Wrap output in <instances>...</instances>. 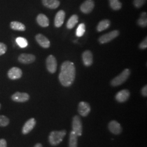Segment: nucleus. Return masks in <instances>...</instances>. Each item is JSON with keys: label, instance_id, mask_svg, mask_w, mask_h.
I'll return each mask as SVG.
<instances>
[{"label": "nucleus", "instance_id": "nucleus-1", "mask_svg": "<svg viewBox=\"0 0 147 147\" xmlns=\"http://www.w3.org/2000/svg\"><path fill=\"white\" fill-rule=\"evenodd\" d=\"M76 76V69L74 64L70 61L64 62L61 67L59 80L64 87H69L74 82Z\"/></svg>", "mask_w": 147, "mask_h": 147}, {"label": "nucleus", "instance_id": "nucleus-2", "mask_svg": "<svg viewBox=\"0 0 147 147\" xmlns=\"http://www.w3.org/2000/svg\"><path fill=\"white\" fill-rule=\"evenodd\" d=\"M67 131L65 130L61 131H53L49 136V142L52 146H57L63 141L64 137L65 136Z\"/></svg>", "mask_w": 147, "mask_h": 147}, {"label": "nucleus", "instance_id": "nucleus-3", "mask_svg": "<svg viewBox=\"0 0 147 147\" xmlns=\"http://www.w3.org/2000/svg\"><path fill=\"white\" fill-rule=\"evenodd\" d=\"M130 73L131 71L130 69H125L119 75L116 76L111 81V84L113 87H117L124 84L129 78Z\"/></svg>", "mask_w": 147, "mask_h": 147}, {"label": "nucleus", "instance_id": "nucleus-4", "mask_svg": "<svg viewBox=\"0 0 147 147\" xmlns=\"http://www.w3.org/2000/svg\"><path fill=\"white\" fill-rule=\"evenodd\" d=\"M72 127L73 131L78 136H81L82 134V123L79 116H75L72 121Z\"/></svg>", "mask_w": 147, "mask_h": 147}, {"label": "nucleus", "instance_id": "nucleus-5", "mask_svg": "<svg viewBox=\"0 0 147 147\" xmlns=\"http://www.w3.org/2000/svg\"><path fill=\"white\" fill-rule=\"evenodd\" d=\"M46 65L47 68L49 73H55L57 68V62L56 58L52 55H49L46 60Z\"/></svg>", "mask_w": 147, "mask_h": 147}, {"label": "nucleus", "instance_id": "nucleus-6", "mask_svg": "<svg viewBox=\"0 0 147 147\" xmlns=\"http://www.w3.org/2000/svg\"><path fill=\"white\" fill-rule=\"evenodd\" d=\"M119 35V32L118 30H114L108 33L105 34L99 38V42L101 44H105L110 42Z\"/></svg>", "mask_w": 147, "mask_h": 147}, {"label": "nucleus", "instance_id": "nucleus-7", "mask_svg": "<svg viewBox=\"0 0 147 147\" xmlns=\"http://www.w3.org/2000/svg\"><path fill=\"white\" fill-rule=\"evenodd\" d=\"M11 99L16 102H25L30 99V95L26 93L17 92L11 95Z\"/></svg>", "mask_w": 147, "mask_h": 147}, {"label": "nucleus", "instance_id": "nucleus-8", "mask_svg": "<svg viewBox=\"0 0 147 147\" xmlns=\"http://www.w3.org/2000/svg\"><path fill=\"white\" fill-rule=\"evenodd\" d=\"M36 125V120L34 118H30L26 121L22 129V133L24 135H27L30 133Z\"/></svg>", "mask_w": 147, "mask_h": 147}, {"label": "nucleus", "instance_id": "nucleus-9", "mask_svg": "<svg viewBox=\"0 0 147 147\" xmlns=\"http://www.w3.org/2000/svg\"><path fill=\"white\" fill-rule=\"evenodd\" d=\"M9 79L12 80H16L20 79L22 76V71L21 69L18 67H12L10 69L7 73Z\"/></svg>", "mask_w": 147, "mask_h": 147}, {"label": "nucleus", "instance_id": "nucleus-10", "mask_svg": "<svg viewBox=\"0 0 147 147\" xmlns=\"http://www.w3.org/2000/svg\"><path fill=\"white\" fill-rule=\"evenodd\" d=\"M36 56L33 54L21 53L18 57V61L22 64H31L36 61Z\"/></svg>", "mask_w": 147, "mask_h": 147}, {"label": "nucleus", "instance_id": "nucleus-11", "mask_svg": "<svg viewBox=\"0 0 147 147\" xmlns=\"http://www.w3.org/2000/svg\"><path fill=\"white\" fill-rule=\"evenodd\" d=\"M90 106L88 103L81 101L79 104L78 106V112L79 114L82 117H87L90 112Z\"/></svg>", "mask_w": 147, "mask_h": 147}, {"label": "nucleus", "instance_id": "nucleus-12", "mask_svg": "<svg viewBox=\"0 0 147 147\" xmlns=\"http://www.w3.org/2000/svg\"><path fill=\"white\" fill-rule=\"evenodd\" d=\"M94 7L93 0H86L80 6V10L84 14H89Z\"/></svg>", "mask_w": 147, "mask_h": 147}, {"label": "nucleus", "instance_id": "nucleus-13", "mask_svg": "<svg viewBox=\"0 0 147 147\" xmlns=\"http://www.w3.org/2000/svg\"><path fill=\"white\" fill-rule=\"evenodd\" d=\"M108 127L110 132L116 135H120L123 130L121 124L116 121H111L109 123Z\"/></svg>", "mask_w": 147, "mask_h": 147}, {"label": "nucleus", "instance_id": "nucleus-14", "mask_svg": "<svg viewBox=\"0 0 147 147\" xmlns=\"http://www.w3.org/2000/svg\"><path fill=\"white\" fill-rule=\"evenodd\" d=\"M130 93L127 89H123L117 93L115 96L116 100L120 103H123L129 99Z\"/></svg>", "mask_w": 147, "mask_h": 147}, {"label": "nucleus", "instance_id": "nucleus-15", "mask_svg": "<svg viewBox=\"0 0 147 147\" xmlns=\"http://www.w3.org/2000/svg\"><path fill=\"white\" fill-rule=\"evenodd\" d=\"M65 17V13L63 10L58 11L55 18V26L56 27H60L62 26L64 23Z\"/></svg>", "mask_w": 147, "mask_h": 147}, {"label": "nucleus", "instance_id": "nucleus-16", "mask_svg": "<svg viewBox=\"0 0 147 147\" xmlns=\"http://www.w3.org/2000/svg\"><path fill=\"white\" fill-rule=\"evenodd\" d=\"M36 40L40 46L47 49L50 47V42L47 37L42 34H38L36 36Z\"/></svg>", "mask_w": 147, "mask_h": 147}, {"label": "nucleus", "instance_id": "nucleus-17", "mask_svg": "<svg viewBox=\"0 0 147 147\" xmlns=\"http://www.w3.org/2000/svg\"><path fill=\"white\" fill-rule=\"evenodd\" d=\"M82 61L84 65L86 67L90 66L93 62V56L92 52L86 50L82 53Z\"/></svg>", "mask_w": 147, "mask_h": 147}, {"label": "nucleus", "instance_id": "nucleus-18", "mask_svg": "<svg viewBox=\"0 0 147 147\" xmlns=\"http://www.w3.org/2000/svg\"><path fill=\"white\" fill-rule=\"evenodd\" d=\"M38 24L42 27H47L49 26V20L47 16L43 14H39L36 19Z\"/></svg>", "mask_w": 147, "mask_h": 147}, {"label": "nucleus", "instance_id": "nucleus-19", "mask_svg": "<svg viewBox=\"0 0 147 147\" xmlns=\"http://www.w3.org/2000/svg\"><path fill=\"white\" fill-rule=\"evenodd\" d=\"M42 3L45 7L51 9H56L60 5L58 0H42Z\"/></svg>", "mask_w": 147, "mask_h": 147}, {"label": "nucleus", "instance_id": "nucleus-20", "mask_svg": "<svg viewBox=\"0 0 147 147\" xmlns=\"http://www.w3.org/2000/svg\"><path fill=\"white\" fill-rule=\"evenodd\" d=\"M11 29L18 31H25L26 30V27L24 24L19 21H11L10 23Z\"/></svg>", "mask_w": 147, "mask_h": 147}, {"label": "nucleus", "instance_id": "nucleus-21", "mask_svg": "<svg viewBox=\"0 0 147 147\" xmlns=\"http://www.w3.org/2000/svg\"><path fill=\"white\" fill-rule=\"evenodd\" d=\"M78 135L73 131H71L69 135V147H78Z\"/></svg>", "mask_w": 147, "mask_h": 147}, {"label": "nucleus", "instance_id": "nucleus-22", "mask_svg": "<svg viewBox=\"0 0 147 147\" xmlns=\"http://www.w3.org/2000/svg\"><path fill=\"white\" fill-rule=\"evenodd\" d=\"M111 22L108 19H104L99 22L98 24L96 30L98 32H102L105 30L107 29L110 26Z\"/></svg>", "mask_w": 147, "mask_h": 147}, {"label": "nucleus", "instance_id": "nucleus-23", "mask_svg": "<svg viewBox=\"0 0 147 147\" xmlns=\"http://www.w3.org/2000/svg\"><path fill=\"white\" fill-rule=\"evenodd\" d=\"M79 21V17L77 15H73L71 16L67 21V27L68 29H72L74 27L76 26V25L78 24Z\"/></svg>", "mask_w": 147, "mask_h": 147}, {"label": "nucleus", "instance_id": "nucleus-24", "mask_svg": "<svg viewBox=\"0 0 147 147\" xmlns=\"http://www.w3.org/2000/svg\"><path fill=\"white\" fill-rule=\"evenodd\" d=\"M137 24L140 26L146 27L147 26V13L143 12L141 14L140 18L137 21Z\"/></svg>", "mask_w": 147, "mask_h": 147}, {"label": "nucleus", "instance_id": "nucleus-25", "mask_svg": "<svg viewBox=\"0 0 147 147\" xmlns=\"http://www.w3.org/2000/svg\"><path fill=\"white\" fill-rule=\"evenodd\" d=\"M109 4L111 8L114 11H118L122 7V4L119 0H109Z\"/></svg>", "mask_w": 147, "mask_h": 147}, {"label": "nucleus", "instance_id": "nucleus-26", "mask_svg": "<svg viewBox=\"0 0 147 147\" xmlns=\"http://www.w3.org/2000/svg\"><path fill=\"white\" fill-rule=\"evenodd\" d=\"M86 31V26L84 23H81L78 27L76 31V35L78 37H81L84 35Z\"/></svg>", "mask_w": 147, "mask_h": 147}, {"label": "nucleus", "instance_id": "nucleus-27", "mask_svg": "<svg viewBox=\"0 0 147 147\" xmlns=\"http://www.w3.org/2000/svg\"><path fill=\"white\" fill-rule=\"evenodd\" d=\"M16 42L21 48H25L28 45V42L26 39L24 37H18L16 39Z\"/></svg>", "mask_w": 147, "mask_h": 147}, {"label": "nucleus", "instance_id": "nucleus-28", "mask_svg": "<svg viewBox=\"0 0 147 147\" xmlns=\"http://www.w3.org/2000/svg\"><path fill=\"white\" fill-rule=\"evenodd\" d=\"M9 124V118L3 115L0 116V127H5L8 126Z\"/></svg>", "mask_w": 147, "mask_h": 147}, {"label": "nucleus", "instance_id": "nucleus-29", "mask_svg": "<svg viewBox=\"0 0 147 147\" xmlns=\"http://www.w3.org/2000/svg\"><path fill=\"white\" fill-rule=\"evenodd\" d=\"M146 2V0H134L133 3L136 8H140L145 4Z\"/></svg>", "mask_w": 147, "mask_h": 147}, {"label": "nucleus", "instance_id": "nucleus-30", "mask_svg": "<svg viewBox=\"0 0 147 147\" xmlns=\"http://www.w3.org/2000/svg\"><path fill=\"white\" fill-rule=\"evenodd\" d=\"M7 50V47L5 44L0 42V56L4 55Z\"/></svg>", "mask_w": 147, "mask_h": 147}, {"label": "nucleus", "instance_id": "nucleus-31", "mask_svg": "<svg viewBox=\"0 0 147 147\" xmlns=\"http://www.w3.org/2000/svg\"><path fill=\"white\" fill-rule=\"evenodd\" d=\"M140 49L144 50L146 49L147 47V37L145 38V39L142 41V42L140 43L139 45Z\"/></svg>", "mask_w": 147, "mask_h": 147}, {"label": "nucleus", "instance_id": "nucleus-32", "mask_svg": "<svg viewBox=\"0 0 147 147\" xmlns=\"http://www.w3.org/2000/svg\"><path fill=\"white\" fill-rule=\"evenodd\" d=\"M0 147H7V143L4 138L0 139Z\"/></svg>", "mask_w": 147, "mask_h": 147}, {"label": "nucleus", "instance_id": "nucleus-33", "mask_svg": "<svg viewBox=\"0 0 147 147\" xmlns=\"http://www.w3.org/2000/svg\"><path fill=\"white\" fill-rule=\"evenodd\" d=\"M141 93L142 95L146 97L147 96V85H146L145 86H144L142 89H141Z\"/></svg>", "mask_w": 147, "mask_h": 147}, {"label": "nucleus", "instance_id": "nucleus-34", "mask_svg": "<svg viewBox=\"0 0 147 147\" xmlns=\"http://www.w3.org/2000/svg\"><path fill=\"white\" fill-rule=\"evenodd\" d=\"M34 147H42V146L41 143H37V144L34 146Z\"/></svg>", "mask_w": 147, "mask_h": 147}, {"label": "nucleus", "instance_id": "nucleus-35", "mask_svg": "<svg viewBox=\"0 0 147 147\" xmlns=\"http://www.w3.org/2000/svg\"><path fill=\"white\" fill-rule=\"evenodd\" d=\"M1 104H0V109H1Z\"/></svg>", "mask_w": 147, "mask_h": 147}]
</instances>
